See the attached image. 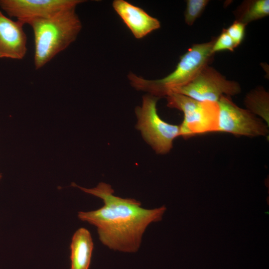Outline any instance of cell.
Masks as SVG:
<instances>
[{"mask_svg": "<svg viewBox=\"0 0 269 269\" xmlns=\"http://www.w3.org/2000/svg\"><path fill=\"white\" fill-rule=\"evenodd\" d=\"M74 187L101 199L104 205L93 211L78 212V218L95 226L101 243L109 249L125 253L137 252L148 226L161 221L166 210L164 206L152 209L141 207L134 198H123L114 194L111 185L100 182L92 188L74 183Z\"/></svg>", "mask_w": 269, "mask_h": 269, "instance_id": "1", "label": "cell"}, {"mask_svg": "<svg viewBox=\"0 0 269 269\" xmlns=\"http://www.w3.org/2000/svg\"><path fill=\"white\" fill-rule=\"evenodd\" d=\"M76 7L66 9L50 17L25 22L33 32V63L36 70L43 67L77 39L82 24L76 12Z\"/></svg>", "mask_w": 269, "mask_h": 269, "instance_id": "2", "label": "cell"}, {"mask_svg": "<svg viewBox=\"0 0 269 269\" xmlns=\"http://www.w3.org/2000/svg\"><path fill=\"white\" fill-rule=\"evenodd\" d=\"M215 39L192 45L180 57L175 70L161 79H145L130 72L128 78L131 85L136 90L146 92L158 98L174 93L192 81L208 65L214 54L212 49Z\"/></svg>", "mask_w": 269, "mask_h": 269, "instance_id": "3", "label": "cell"}, {"mask_svg": "<svg viewBox=\"0 0 269 269\" xmlns=\"http://www.w3.org/2000/svg\"><path fill=\"white\" fill-rule=\"evenodd\" d=\"M159 99L149 94L142 97L141 105L135 109L136 128L156 153L164 154L171 149L175 138L180 136V125L164 121L159 116L156 109Z\"/></svg>", "mask_w": 269, "mask_h": 269, "instance_id": "4", "label": "cell"}, {"mask_svg": "<svg viewBox=\"0 0 269 269\" xmlns=\"http://www.w3.org/2000/svg\"><path fill=\"white\" fill-rule=\"evenodd\" d=\"M167 106L182 111L180 136H191L218 132L219 107L217 103L200 102L178 93L166 97Z\"/></svg>", "mask_w": 269, "mask_h": 269, "instance_id": "5", "label": "cell"}, {"mask_svg": "<svg viewBox=\"0 0 269 269\" xmlns=\"http://www.w3.org/2000/svg\"><path fill=\"white\" fill-rule=\"evenodd\" d=\"M241 91L238 82L227 80L207 65L192 81L173 93L184 95L200 102L217 103L224 95L231 97L240 94Z\"/></svg>", "mask_w": 269, "mask_h": 269, "instance_id": "6", "label": "cell"}, {"mask_svg": "<svg viewBox=\"0 0 269 269\" xmlns=\"http://www.w3.org/2000/svg\"><path fill=\"white\" fill-rule=\"evenodd\" d=\"M218 132L250 137L266 136L269 126L248 110L236 105L231 97L224 95L217 102Z\"/></svg>", "mask_w": 269, "mask_h": 269, "instance_id": "7", "label": "cell"}, {"mask_svg": "<svg viewBox=\"0 0 269 269\" xmlns=\"http://www.w3.org/2000/svg\"><path fill=\"white\" fill-rule=\"evenodd\" d=\"M83 0H0V7L9 16L25 24L30 20L52 17L85 2Z\"/></svg>", "mask_w": 269, "mask_h": 269, "instance_id": "8", "label": "cell"}, {"mask_svg": "<svg viewBox=\"0 0 269 269\" xmlns=\"http://www.w3.org/2000/svg\"><path fill=\"white\" fill-rule=\"evenodd\" d=\"M24 25L19 20L6 17L0 10V58H24L27 51Z\"/></svg>", "mask_w": 269, "mask_h": 269, "instance_id": "9", "label": "cell"}, {"mask_svg": "<svg viewBox=\"0 0 269 269\" xmlns=\"http://www.w3.org/2000/svg\"><path fill=\"white\" fill-rule=\"evenodd\" d=\"M112 6L136 39L142 38L160 27L157 18L127 1L115 0Z\"/></svg>", "mask_w": 269, "mask_h": 269, "instance_id": "10", "label": "cell"}, {"mask_svg": "<svg viewBox=\"0 0 269 269\" xmlns=\"http://www.w3.org/2000/svg\"><path fill=\"white\" fill-rule=\"evenodd\" d=\"M93 247L89 231L84 228L77 230L72 237L70 245V269H89Z\"/></svg>", "mask_w": 269, "mask_h": 269, "instance_id": "11", "label": "cell"}, {"mask_svg": "<svg viewBox=\"0 0 269 269\" xmlns=\"http://www.w3.org/2000/svg\"><path fill=\"white\" fill-rule=\"evenodd\" d=\"M269 93L263 87H258L248 93L245 103L248 111L258 115L269 126Z\"/></svg>", "mask_w": 269, "mask_h": 269, "instance_id": "12", "label": "cell"}, {"mask_svg": "<svg viewBox=\"0 0 269 269\" xmlns=\"http://www.w3.org/2000/svg\"><path fill=\"white\" fill-rule=\"evenodd\" d=\"M237 14V21L245 25L269 15V0H256L244 2Z\"/></svg>", "mask_w": 269, "mask_h": 269, "instance_id": "13", "label": "cell"}, {"mask_svg": "<svg viewBox=\"0 0 269 269\" xmlns=\"http://www.w3.org/2000/svg\"><path fill=\"white\" fill-rule=\"evenodd\" d=\"M209 2L207 0H188L184 13L185 21L192 25L200 16Z\"/></svg>", "mask_w": 269, "mask_h": 269, "instance_id": "14", "label": "cell"}, {"mask_svg": "<svg viewBox=\"0 0 269 269\" xmlns=\"http://www.w3.org/2000/svg\"><path fill=\"white\" fill-rule=\"evenodd\" d=\"M236 47L232 39L226 32L225 29H223L220 35L215 38L212 52L214 54L215 52L224 50L233 51Z\"/></svg>", "mask_w": 269, "mask_h": 269, "instance_id": "15", "label": "cell"}, {"mask_svg": "<svg viewBox=\"0 0 269 269\" xmlns=\"http://www.w3.org/2000/svg\"><path fill=\"white\" fill-rule=\"evenodd\" d=\"M246 25L236 20L227 29H225L226 32L232 39L236 47L240 44L244 39Z\"/></svg>", "mask_w": 269, "mask_h": 269, "instance_id": "16", "label": "cell"}, {"mask_svg": "<svg viewBox=\"0 0 269 269\" xmlns=\"http://www.w3.org/2000/svg\"><path fill=\"white\" fill-rule=\"evenodd\" d=\"M1 174H0V179H1Z\"/></svg>", "mask_w": 269, "mask_h": 269, "instance_id": "17", "label": "cell"}]
</instances>
